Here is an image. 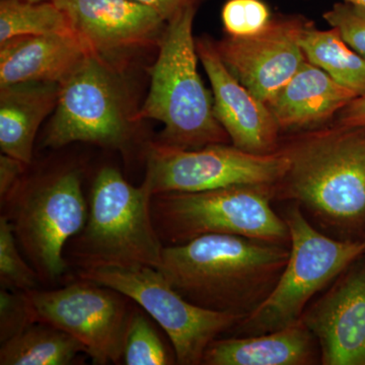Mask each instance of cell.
<instances>
[{"mask_svg": "<svg viewBox=\"0 0 365 365\" xmlns=\"http://www.w3.org/2000/svg\"><path fill=\"white\" fill-rule=\"evenodd\" d=\"M288 259L284 245L205 235L165 246L158 270L195 306L247 318L272 292Z\"/></svg>", "mask_w": 365, "mask_h": 365, "instance_id": "6da1fadb", "label": "cell"}, {"mask_svg": "<svg viewBox=\"0 0 365 365\" xmlns=\"http://www.w3.org/2000/svg\"><path fill=\"white\" fill-rule=\"evenodd\" d=\"M197 6L188 7L168 21L150 69L148 96L134 119L155 120L163 125L158 143L197 150L230 139L215 116L212 93L198 72L193 36Z\"/></svg>", "mask_w": 365, "mask_h": 365, "instance_id": "7a4b0ae2", "label": "cell"}, {"mask_svg": "<svg viewBox=\"0 0 365 365\" xmlns=\"http://www.w3.org/2000/svg\"><path fill=\"white\" fill-rule=\"evenodd\" d=\"M288 169L276 191L337 227L365 220V129L307 131L279 148Z\"/></svg>", "mask_w": 365, "mask_h": 365, "instance_id": "3957f363", "label": "cell"}, {"mask_svg": "<svg viewBox=\"0 0 365 365\" xmlns=\"http://www.w3.org/2000/svg\"><path fill=\"white\" fill-rule=\"evenodd\" d=\"M151 197L143 184L132 186L115 168L98 173L85 227L66 246L78 271L160 269L165 245L151 216Z\"/></svg>", "mask_w": 365, "mask_h": 365, "instance_id": "277c9868", "label": "cell"}, {"mask_svg": "<svg viewBox=\"0 0 365 365\" xmlns=\"http://www.w3.org/2000/svg\"><path fill=\"white\" fill-rule=\"evenodd\" d=\"M81 173L63 169L16 182L1 198L19 246L40 280L54 281L66 272V248L86 222L88 202Z\"/></svg>", "mask_w": 365, "mask_h": 365, "instance_id": "5b68a950", "label": "cell"}, {"mask_svg": "<svg viewBox=\"0 0 365 365\" xmlns=\"http://www.w3.org/2000/svg\"><path fill=\"white\" fill-rule=\"evenodd\" d=\"M275 191V186L267 185H239L192 193L155 194L151 197V216L167 246L205 235L289 244L287 222L271 206Z\"/></svg>", "mask_w": 365, "mask_h": 365, "instance_id": "8992f818", "label": "cell"}, {"mask_svg": "<svg viewBox=\"0 0 365 365\" xmlns=\"http://www.w3.org/2000/svg\"><path fill=\"white\" fill-rule=\"evenodd\" d=\"M283 220L289 230V259L267 299L235 328L247 336L279 330L297 323L309 300L365 253V241H336L319 232L299 206Z\"/></svg>", "mask_w": 365, "mask_h": 365, "instance_id": "52a82bcc", "label": "cell"}, {"mask_svg": "<svg viewBox=\"0 0 365 365\" xmlns=\"http://www.w3.org/2000/svg\"><path fill=\"white\" fill-rule=\"evenodd\" d=\"M134 115L121 68L91 52L60 85L43 144L57 150L86 143L126 151L137 123Z\"/></svg>", "mask_w": 365, "mask_h": 365, "instance_id": "ba28073f", "label": "cell"}, {"mask_svg": "<svg viewBox=\"0 0 365 365\" xmlns=\"http://www.w3.org/2000/svg\"><path fill=\"white\" fill-rule=\"evenodd\" d=\"M78 277L117 290L150 314L172 342L177 364H202L208 346L245 319L195 306L155 268L95 269L78 271Z\"/></svg>", "mask_w": 365, "mask_h": 365, "instance_id": "9c48e42d", "label": "cell"}, {"mask_svg": "<svg viewBox=\"0 0 365 365\" xmlns=\"http://www.w3.org/2000/svg\"><path fill=\"white\" fill-rule=\"evenodd\" d=\"M287 169V155L280 150L255 155L228 143L184 150L155 141L146 148L143 185L151 195L192 193L239 185L276 187Z\"/></svg>", "mask_w": 365, "mask_h": 365, "instance_id": "30bf717a", "label": "cell"}, {"mask_svg": "<svg viewBox=\"0 0 365 365\" xmlns=\"http://www.w3.org/2000/svg\"><path fill=\"white\" fill-rule=\"evenodd\" d=\"M34 321L63 331L81 343L93 364L123 361L125 340L135 307L112 288L79 279L66 287L24 292Z\"/></svg>", "mask_w": 365, "mask_h": 365, "instance_id": "8fae6325", "label": "cell"}, {"mask_svg": "<svg viewBox=\"0 0 365 365\" xmlns=\"http://www.w3.org/2000/svg\"><path fill=\"white\" fill-rule=\"evenodd\" d=\"M306 23L299 16L272 19L260 33L215 41L216 50L230 73L268 104L307 60L299 43Z\"/></svg>", "mask_w": 365, "mask_h": 365, "instance_id": "7c38bea8", "label": "cell"}, {"mask_svg": "<svg viewBox=\"0 0 365 365\" xmlns=\"http://www.w3.org/2000/svg\"><path fill=\"white\" fill-rule=\"evenodd\" d=\"M93 54L121 67L127 55L158 46L167 21L134 0H53Z\"/></svg>", "mask_w": 365, "mask_h": 365, "instance_id": "4fadbf2b", "label": "cell"}, {"mask_svg": "<svg viewBox=\"0 0 365 365\" xmlns=\"http://www.w3.org/2000/svg\"><path fill=\"white\" fill-rule=\"evenodd\" d=\"M196 49L212 88L215 116L232 145L255 155L277 153L281 131L267 104L230 73L215 41L196 38Z\"/></svg>", "mask_w": 365, "mask_h": 365, "instance_id": "5bb4252c", "label": "cell"}, {"mask_svg": "<svg viewBox=\"0 0 365 365\" xmlns=\"http://www.w3.org/2000/svg\"><path fill=\"white\" fill-rule=\"evenodd\" d=\"M324 365H365V266L352 269L302 317Z\"/></svg>", "mask_w": 365, "mask_h": 365, "instance_id": "9a60e30c", "label": "cell"}, {"mask_svg": "<svg viewBox=\"0 0 365 365\" xmlns=\"http://www.w3.org/2000/svg\"><path fill=\"white\" fill-rule=\"evenodd\" d=\"M90 53L76 35L11 38L0 43V86L28 81L61 85Z\"/></svg>", "mask_w": 365, "mask_h": 365, "instance_id": "2e32d148", "label": "cell"}, {"mask_svg": "<svg viewBox=\"0 0 365 365\" xmlns=\"http://www.w3.org/2000/svg\"><path fill=\"white\" fill-rule=\"evenodd\" d=\"M356 97L306 60L267 106L280 131H309L321 128Z\"/></svg>", "mask_w": 365, "mask_h": 365, "instance_id": "e0dca14e", "label": "cell"}, {"mask_svg": "<svg viewBox=\"0 0 365 365\" xmlns=\"http://www.w3.org/2000/svg\"><path fill=\"white\" fill-rule=\"evenodd\" d=\"M317 344L313 333L299 319L272 332L215 339L208 346L202 364H313L318 359Z\"/></svg>", "mask_w": 365, "mask_h": 365, "instance_id": "ac0fdd59", "label": "cell"}, {"mask_svg": "<svg viewBox=\"0 0 365 365\" xmlns=\"http://www.w3.org/2000/svg\"><path fill=\"white\" fill-rule=\"evenodd\" d=\"M60 85L28 81L0 86V148L30 165L43 121L56 109Z\"/></svg>", "mask_w": 365, "mask_h": 365, "instance_id": "d6986e66", "label": "cell"}, {"mask_svg": "<svg viewBox=\"0 0 365 365\" xmlns=\"http://www.w3.org/2000/svg\"><path fill=\"white\" fill-rule=\"evenodd\" d=\"M85 346L69 334L48 324L34 322L1 343V365H68Z\"/></svg>", "mask_w": 365, "mask_h": 365, "instance_id": "ffe728a7", "label": "cell"}, {"mask_svg": "<svg viewBox=\"0 0 365 365\" xmlns=\"http://www.w3.org/2000/svg\"><path fill=\"white\" fill-rule=\"evenodd\" d=\"M299 43L309 63L325 71L357 97L365 95V59L345 42L336 29L319 30L307 21Z\"/></svg>", "mask_w": 365, "mask_h": 365, "instance_id": "44dd1931", "label": "cell"}, {"mask_svg": "<svg viewBox=\"0 0 365 365\" xmlns=\"http://www.w3.org/2000/svg\"><path fill=\"white\" fill-rule=\"evenodd\" d=\"M76 35L66 13L53 0L0 1V43L20 36Z\"/></svg>", "mask_w": 365, "mask_h": 365, "instance_id": "7402d4cb", "label": "cell"}, {"mask_svg": "<svg viewBox=\"0 0 365 365\" xmlns=\"http://www.w3.org/2000/svg\"><path fill=\"white\" fill-rule=\"evenodd\" d=\"M123 361L127 365H170L177 364L145 314L134 309L125 340Z\"/></svg>", "mask_w": 365, "mask_h": 365, "instance_id": "603a6c76", "label": "cell"}, {"mask_svg": "<svg viewBox=\"0 0 365 365\" xmlns=\"http://www.w3.org/2000/svg\"><path fill=\"white\" fill-rule=\"evenodd\" d=\"M11 222L0 216V283L1 288L13 292L35 289L38 273L21 256Z\"/></svg>", "mask_w": 365, "mask_h": 365, "instance_id": "cb8c5ba5", "label": "cell"}, {"mask_svg": "<svg viewBox=\"0 0 365 365\" xmlns=\"http://www.w3.org/2000/svg\"><path fill=\"white\" fill-rule=\"evenodd\" d=\"M272 19L268 6L261 0H228L222 11L225 34L232 37L260 33Z\"/></svg>", "mask_w": 365, "mask_h": 365, "instance_id": "d4e9b609", "label": "cell"}, {"mask_svg": "<svg viewBox=\"0 0 365 365\" xmlns=\"http://www.w3.org/2000/svg\"><path fill=\"white\" fill-rule=\"evenodd\" d=\"M323 16L327 24L336 29L345 42L365 59L364 7L337 2Z\"/></svg>", "mask_w": 365, "mask_h": 365, "instance_id": "484cf974", "label": "cell"}, {"mask_svg": "<svg viewBox=\"0 0 365 365\" xmlns=\"http://www.w3.org/2000/svg\"><path fill=\"white\" fill-rule=\"evenodd\" d=\"M25 294L13 290H0V341L13 337L29 324L34 323Z\"/></svg>", "mask_w": 365, "mask_h": 365, "instance_id": "4316f807", "label": "cell"}, {"mask_svg": "<svg viewBox=\"0 0 365 365\" xmlns=\"http://www.w3.org/2000/svg\"><path fill=\"white\" fill-rule=\"evenodd\" d=\"M28 167L18 158L2 153L0 157V198H4L16 186Z\"/></svg>", "mask_w": 365, "mask_h": 365, "instance_id": "83f0119b", "label": "cell"}, {"mask_svg": "<svg viewBox=\"0 0 365 365\" xmlns=\"http://www.w3.org/2000/svg\"><path fill=\"white\" fill-rule=\"evenodd\" d=\"M334 125L346 128L365 129V95L353 98L336 116Z\"/></svg>", "mask_w": 365, "mask_h": 365, "instance_id": "f1b7e54d", "label": "cell"}, {"mask_svg": "<svg viewBox=\"0 0 365 365\" xmlns=\"http://www.w3.org/2000/svg\"><path fill=\"white\" fill-rule=\"evenodd\" d=\"M134 1L155 9L168 23L188 7L198 6L201 0H134Z\"/></svg>", "mask_w": 365, "mask_h": 365, "instance_id": "f546056e", "label": "cell"}, {"mask_svg": "<svg viewBox=\"0 0 365 365\" xmlns=\"http://www.w3.org/2000/svg\"><path fill=\"white\" fill-rule=\"evenodd\" d=\"M342 1L349 2V4H355V6L364 7L365 9V0H342Z\"/></svg>", "mask_w": 365, "mask_h": 365, "instance_id": "4dcf8cb0", "label": "cell"}, {"mask_svg": "<svg viewBox=\"0 0 365 365\" xmlns=\"http://www.w3.org/2000/svg\"><path fill=\"white\" fill-rule=\"evenodd\" d=\"M26 1L39 2V1H45V0H26Z\"/></svg>", "mask_w": 365, "mask_h": 365, "instance_id": "1f68e13d", "label": "cell"}]
</instances>
